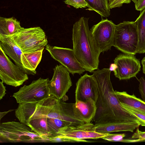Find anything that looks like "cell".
I'll return each instance as SVG.
<instances>
[{"label": "cell", "mask_w": 145, "mask_h": 145, "mask_svg": "<svg viewBox=\"0 0 145 145\" xmlns=\"http://www.w3.org/2000/svg\"><path fill=\"white\" fill-rule=\"evenodd\" d=\"M49 81L48 78H41L33 80L29 85L21 87L13 93L12 97L18 103L42 101L51 96L48 87Z\"/></svg>", "instance_id": "52a82bcc"}, {"label": "cell", "mask_w": 145, "mask_h": 145, "mask_svg": "<svg viewBox=\"0 0 145 145\" xmlns=\"http://www.w3.org/2000/svg\"><path fill=\"white\" fill-rule=\"evenodd\" d=\"M109 68L98 69L93 72L97 85L98 96L96 102L97 110L93 120L94 124L137 122L144 124L135 116L123 107L113 88Z\"/></svg>", "instance_id": "6da1fadb"}, {"label": "cell", "mask_w": 145, "mask_h": 145, "mask_svg": "<svg viewBox=\"0 0 145 145\" xmlns=\"http://www.w3.org/2000/svg\"><path fill=\"white\" fill-rule=\"evenodd\" d=\"M94 124L91 122L84 123L76 126L61 128L54 136L72 139L78 142H88L86 139H97L110 135L111 133H102L96 131Z\"/></svg>", "instance_id": "30bf717a"}, {"label": "cell", "mask_w": 145, "mask_h": 145, "mask_svg": "<svg viewBox=\"0 0 145 145\" xmlns=\"http://www.w3.org/2000/svg\"><path fill=\"white\" fill-rule=\"evenodd\" d=\"M75 100L85 101L91 99L95 102L98 96L96 80L92 75L86 73L81 76L76 84Z\"/></svg>", "instance_id": "5bb4252c"}, {"label": "cell", "mask_w": 145, "mask_h": 145, "mask_svg": "<svg viewBox=\"0 0 145 145\" xmlns=\"http://www.w3.org/2000/svg\"><path fill=\"white\" fill-rule=\"evenodd\" d=\"M51 56L64 66L72 75L82 74L86 71L76 59L73 49L47 44L45 47Z\"/></svg>", "instance_id": "8fae6325"}, {"label": "cell", "mask_w": 145, "mask_h": 145, "mask_svg": "<svg viewBox=\"0 0 145 145\" xmlns=\"http://www.w3.org/2000/svg\"><path fill=\"white\" fill-rule=\"evenodd\" d=\"M73 108L76 115L85 123L91 122L97 110L96 102L91 99L85 101H75L73 103Z\"/></svg>", "instance_id": "2e32d148"}, {"label": "cell", "mask_w": 145, "mask_h": 145, "mask_svg": "<svg viewBox=\"0 0 145 145\" xmlns=\"http://www.w3.org/2000/svg\"><path fill=\"white\" fill-rule=\"evenodd\" d=\"M3 82L2 81L0 82V100H1L6 94V87L4 86Z\"/></svg>", "instance_id": "f546056e"}, {"label": "cell", "mask_w": 145, "mask_h": 145, "mask_svg": "<svg viewBox=\"0 0 145 145\" xmlns=\"http://www.w3.org/2000/svg\"><path fill=\"white\" fill-rule=\"evenodd\" d=\"M138 43L135 22L124 21L116 25L113 46L123 53L135 55Z\"/></svg>", "instance_id": "5b68a950"}, {"label": "cell", "mask_w": 145, "mask_h": 145, "mask_svg": "<svg viewBox=\"0 0 145 145\" xmlns=\"http://www.w3.org/2000/svg\"><path fill=\"white\" fill-rule=\"evenodd\" d=\"M64 2L76 8H85L87 6V4L84 0H65Z\"/></svg>", "instance_id": "603a6c76"}, {"label": "cell", "mask_w": 145, "mask_h": 145, "mask_svg": "<svg viewBox=\"0 0 145 145\" xmlns=\"http://www.w3.org/2000/svg\"><path fill=\"white\" fill-rule=\"evenodd\" d=\"M138 80L139 82V91L142 100L145 102V78L141 77Z\"/></svg>", "instance_id": "484cf974"}, {"label": "cell", "mask_w": 145, "mask_h": 145, "mask_svg": "<svg viewBox=\"0 0 145 145\" xmlns=\"http://www.w3.org/2000/svg\"><path fill=\"white\" fill-rule=\"evenodd\" d=\"M89 19L82 17L74 24L73 49L76 59L85 70L93 72L98 69L101 53L92 38Z\"/></svg>", "instance_id": "7a4b0ae2"}, {"label": "cell", "mask_w": 145, "mask_h": 145, "mask_svg": "<svg viewBox=\"0 0 145 145\" xmlns=\"http://www.w3.org/2000/svg\"><path fill=\"white\" fill-rule=\"evenodd\" d=\"M15 110L14 109L10 110L7 111L5 112H0V120H1V119L8 112H10L12 111Z\"/></svg>", "instance_id": "4dcf8cb0"}, {"label": "cell", "mask_w": 145, "mask_h": 145, "mask_svg": "<svg viewBox=\"0 0 145 145\" xmlns=\"http://www.w3.org/2000/svg\"><path fill=\"white\" fill-rule=\"evenodd\" d=\"M27 74L14 64L0 47V79L3 83L19 86L28 79Z\"/></svg>", "instance_id": "9c48e42d"}, {"label": "cell", "mask_w": 145, "mask_h": 145, "mask_svg": "<svg viewBox=\"0 0 145 145\" xmlns=\"http://www.w3.org/2000/svg\"><path fill=\"white\" fill-rule=\"evenodd\" d=\"M44 49L34 52L23 53L21 60L23 67L36 74V69L41 60Z\"/></svg>", "instance_id": "d6986e66"}, {"label": "cell", "mask_w": 145, "mask_h": 145, "mask_svg": "<svg viewBox=\"0 0 145 145\" xmlns=\"http://www.w3.org/2000/svg\"><path fill=\"white\" fill-rule=\"evenodd\" d=\"M131 138H136V140H130L124 139L123 142H139L145 141V131H142L137 128L136 131L133 135Z\"/></svg>", "instance_id": "7402d4cb"}, {"label": "cell", "mask_w": 145, "mask_h": 145, "mask_svg": "<svg viewBox=\"0 0 145 145\" xmlns=\"http://www.w3.org/2000/svg\"><path fill=\"white\" fill-rule=\"evenodd\" d=\"M0 137L1 139L12 142H48L47 138L36 133L27 125L15 121L0 123Z\"/></svg>", "instance_id": "277c9868"}, {"label": "cell", "mask_w": 145, "mask_h": 145, "mask_svg": "<svg viewBox=\"0 0 145 145\" xmlns=\"http://www.w3.org/2000/svg\"><path fill=\"white\" fill-rule=\"evenodd\" d=\"M116 26L111 20L102 19L90 29L92 39L100 53L110 50L113 46Z\"/></svg>", "instance_id": "ba28073f"}, {"label": "cell", "mask_w": 145, "mask_h": 145, "mask_svg": "<svg viewBox=\"0 0 145 145\" xmlns=\"http://www.w3.org/2000/svg\"><path fill=\"white\" fill-rule=\"evenodd\" d=\"M125 136L124 133L111 134L109 135L103 137L102 138L110 141L121 142Z\"/></svg>", "instance_id": "d4e9b609"}, {"label": "cell", "mask_w": 145, "mask_h": 145, "mask_svg": "<svg viewBox=\"0 0 145 145\" xmlns=\"http://www.w3.org/2000/svg\"><path fill=\"white\" fill-rule=\"evenodd\" d=\"M108 4H110L111 2L113 0H108Z\"/></svg>", "instance_id": "836d02e7"}, {"label": "cell", "mask_w": 145, "mask_h": 145, "mask_svg": "<svg viewBox=\"0 0 145 145\" xmlns=\"http://www.w3.org/2000/svg\"><path fill=\"white\" fill-rule=\"evenodd\" d=\"M23 28L20 22L14 17H0V34L11 35L19 32Z\"/></svg>", "instance_id": "ffe728a7"}, {"label": "cell", "mask_w": 145, "mask_h": 145, "mask_svg": "<svg viewBox=\"0 0 145 145\" xmlns=\"http://www.w3.org/2000/svg\"><path fill=\"white\" fill-rule=\"evenodd\" d=\"M59 100L53 95L37 102L19 103L15 115L21 123L39 134L48 132L49 113Z\"/></svg>", "instance_id": "3957f363"}, {"label": "cell", "mask_w": 145, "mask_h": 145, "mask_svg": "<svg viewBox=\"0 0 145 145\" xmlns=\"http://www.w3.org/2000/svg\"><path fill=\"white\" fill-rule=\"evenodd\" d=\"M96 132L102 133H110L120 131L133 132L140 125L137 122H122L110 123L101 124H94Z\"/></svg>", "instance_id": "e0dca14e"}, {"label": "cell", "mask_w": 145, "mask_h": 145, "mask_svg": "<svg viewBox=\"0 0 145 145\" xmlns=\"http://www.w3.org/2000/svg\"><path fill=\"white\" fill-rule=\"evenodd\" d=\"M114 61L117 66L113 71L114 75L120 80L136 77L140 71V61L134 55L120 54L117 55Z\"/></svg>", "instance_id": "4fadbf2b"}, {"label": "cell", "mask_w": 145, "mask_h": 145, "mask_svg": "<svg viewBox=\"0 0 145 145\" xmlns=\"http://www.w3.org/2000/svg\"><path fill=\"white\" fill-rule=\"evenodd\" d=\"M0 47L22 70L28 74L35 75L36 74L26 69L23 67L21 60V56L23 53L22 51L10 37L0 34Z\"/></svg>", "instance_id": "9a60e30c"}, {"label": "cell", "mask_w": 145, "mask_h": 145, "mask_svg": "<svg viewBox=\"0 0 145 145\" xmlns=\"http://www.w3.org/2000/svg\"><path fill=\"white\" fill-rule=\"evenodd\" d=\"M53 70V76L48 84L50 93L57 99L62 100L72 85L70 72L61 64L57 65Z\"/></svg>", "instance_id": "7c38bea8"}, {"label": "cell", "mask_w": 145, "mask_h": 145, "mask_svg": "<svg viewBox=\"0 0 145 145\" xmlns=\"http://www.w3.org/2000/svg\"><path fill=\"white\" fill-rule=\"evenodd\" d=\"M132 0H113L109 4V7L112 9L113 8L120 7L123 4L129 3Z\"/></svg>", "instance_id": "83f0119b"}, {"label": "cell", "mask_w": 145, "mask_h": 145, "mask_svg": "<svg viewBox=\"0 0 145 145\" xmlns=\"http://www.w3.org/2000/svg\"><path fill=\"white\" fill-rule=\"evenodd\" d=\"M8 36L14 40L23 53L40 50L44 49L48 43L45 33L40 27H23L17 33Z\"/></svg>", "instance_id": "8992f818"}, {"label": "cell", "mask_w": 145, "mask_h": 145, "mask_svg": "<svg viewBox=\"0 0 145 145\" xmlns=\"http://www.w3.org/2000/svg\"><path fill=\"white\" fill-rule=\"evenodd\" d=\"M116 68L117 66L114 63L111 64L110 65L109 69L111 71H113Z\"/></svg>", "instance_id": "d6a6232c"}, {"label": "cell", "mask_w": 145, "mask_h": 145, "mask_svg": "<svg viewBox=\"0 0 145 145\" xmlns=\"http://www.w3.org/2000/svg\"><path fill=\"white\" fill-rule=\"evenodd\" d=\"M121 105L123 107L129 112L139 119L144 124L145 126V114L131 107L121 104Z\"/></svg>", "instance_id": "cb8c5ba5"}, {"label": "cell", "mask_w": 145, "mask_h": 145, "mask_svg": "<svg viewBox=\"0 0 145 145\" xmlns=\"http://www.w3.org/2000/svg\"><path fill=\"white\" fill-rule=\"evenodd\" d=\"M48 142H78L75 140L60 137L56 136H51L48 138Z\"/></svg>", "instance_id": "4316f807"}, {"label": "cell", "mask_w": 145, "mask_h": 145, "mask_svg": "<svg viewBox=\"0 0 145 145\" xmlns=\"http://www.w3.org/2000/svg\"><path fill=\"white\" fill-rule=\"evenodd\" d=\"M87 4V10L97 12L103 17H107L110 14L108 0H84Z\"/></svg>", "instance_id": "44dd1931"}, {"label": "cell", "mask_w": 145, "mask_h": 145, "mask_svg": "<svg viewBox=\"0 0 145 145\" xmlns=\"http://www.w3.org/2000/svg\"><path fill=\"white\" fill-rule=\"evenodd\" d=\"M142 66V71L145 74V57H144L141 61Z\"/></svg>", "instance_id": "1f68e13d"}, {"label": "cell", "mask_w": 145, "mask_h": 145, "mask_svg": "<svg viewBox=\"0 0 145 145\" xmlns=\"http://www.w3.org/2000/svg\"><path fill=\"white\" fill-rule=\"evenodd\" d=\"M120 103L136 109L145 114V102L137 97L134 94H128L126 91H115Z\"/></svg>", "instance_id": "ac0fdd59"}, {"label": "cell", "mask_w": 145, "mask_h": 145, "mask_svg": "<svg viewBox=\"0 0 145 145\" xmlns=\"http://www.w3.org/2000/svg\"><path fill=\"white\" fill-rule=\"evenodd\" d=\"M135 3L136 9L142 11L145 8V0H132Z\"/></svg>", "instance_id": "f1b7e54d"}]
</instances>
